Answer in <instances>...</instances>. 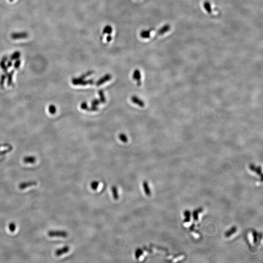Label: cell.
Listing matches in <instances>:
<instances>
[{
	"instance_id": "1",
	"label": "cell",
	"mask_w": 263,
	"mask_h": 263,
	"mask_svg": "<svg viewBox=\"0 0 263 263\" xmlns=\"http://www.w3.org/2000/svg\"><path fill=\"white\" fill-rule=\"evenodd\" d=\"M47 234L50 237L66 238L68 236L67 233L64 230H50L48 232Z\"/></svg>"
},
{
	"instance_id": "2",
	"label": "cell",
	"mask_w": 263,
	"mask_h": 263,
	"mask_svg": "<svg viewBox=\"0 0 263 263\" xmlns=\"http://www.w3.org/2000/svg\"><path fill=\"white\" fill-rule=\"evenodd\" d=\"M72 82L74 85H85L88 84H92V83L94 82L93 80H89V81H85L83 80V79L82 78H74L72 79Z\"/></svg>"
},
{
	"instance_id": "3",
	"label": "cell",
	"mask_w": 263,
	"mask_h": 263,
	"mask_svg": "<svg viewBox=\"0 0 263 263\" xmlns=\"http://www.w3.org/2000/svg\"><path fill=\"white\" fill-rule=\"evenodd\" d=\"M28 34L26 32H15L11 35V37L13 40H19L27 38Z\"/></svg>"
},
{
	"instance_id": "4",
	"label": "cell",
	"mask_w": 263,
	"mask_h": 263,
	"mask_svg": "<svg viewBox=\"0 0 263 263\" xmlns=\"http://www.w3.org/2000/svg\"><path fill=\"white\" fill-rule=\"evenodd\" d=\"M38 183L35 181H30L28 182H24L20 183L19 185V188L21 190H24L29 187L36 186Z\"/></svg>"
},
{
	"instance_id": "5",
	"label": "cell",
	"mask_w": 263,
	"mask_h": 263,
	"mask_svg": "<svg viewBox=\"0 0 263 263\" xmlns=\"http://www.w3.org/2000/svg\"><path fill=\"white\" fill-rule=\"evenodd\" d=\"M69 250H70V247L68 246H64V247H62L61 249L56 250L55 253V255L57 256H60L62 254L67 253L69 251Z\"/></svg>"
},
{
	"instance_id": "6",
	"label": "cell",
	"mask_w": 263,
	"mask_h": 263,
	"mask_svg": "<svg viewBox=\"0 0 263 263\" xmlns=\"http://www.w3.org/2000/svg\"><path fill=\"white\" fill-rule=\"evenodd\" d=\"M170 30V26L169 24H165L159 29L156 33L157 36H162Z\"/></svg>"
},
{
	"instance_id": "7",
	"label": "cell",
	"mask_w": 263,
	"mask_h": 263,
	"mask_svg": "<svg viewBox=\"0 0 263 263\" xmlns=\"http://www.w3.org/2000/svg\"><path fill=\"white\" fill-rule=\"evenodd\" d=\"M111 78H112V77H111V76L110 75L107 74L106 75L101 78V79H99L97 81L96 85H97V86H99V85H101L102 84H103V83H104L105 82H106L107 81L110 80Z\"/></svg>"
},
{
	"instance_id": "8",
	"label": "cell",
	"mask_w": 263,
	"mask_h": 263,
	"mask_svg": "<svg viewBox=\"0 0 263 263\" xmlns=\"http://www.w3.org/2000/svg\"><path fill=\"white\" fill-rule=\"evenodd\" d=\"M24 163L27 164H33L36 161V157L33 156H27L24 157L23 159Z\"/></svg>"
},
{
	"instance_id": "9",
	"label": "cell",
	"mask_w": 263,
	"mask_h": 263,
	"mask_svg": "<svg viewBox=\"0 0 263 263\" xmlns=\"http://www.w3.org/2000/svg\"><path fill=\"white\" fill-rule=\"evenodd\" d=\"M133 78L134 79H136V81H138V85H141V82H140V79H141V75H140V71L139 70L136 69L134 71V74H133Z\"/></svg>"
},
{
	"instance_id": "10",
	"label": "cell",
	"mask_w": 263,
	"mask_h": 263,
	"mask_svg": "<svg viewBox=\"0 0 263 263\" xmlns=\"http://www.w3.org/2000/svg\"><path fill=\"white\" fill-rule=\"evenodd\" d=\"M143 189H144L145 193L147 196H151V190L150 189L149 185H148V182L147 181H144L143 183Z\"/></svg>"
},
{
	"instance_id": "11",
	"label": "cell",
	"mask_w": 263,
	"mask_h": 263,
	"mask_svg": "<svg viewBox=\"0 0 263 263\" xmlns=\"http://www.w3.org/2000/svg\"><path fill=\"white\" fill-rule=\"evenodd\" d=\"M132 101L135 104L139 105V106H141V107H143L144 106V103L143 101L140 100L138 97H136V96L132 97Z\"/></svg>"
},
{
	"instance_id": "12",
	"label": "cell",
	"mask_w": 263,
	"mask_h": 263,
	"mask_svg": "<svg viewBox=\"0 0 263 263\" xmlns=\"http://www.w3.org/2000/svg\"><path fill=\"white\" fill-rule=\"evenodd\" d=\"M140 37L143 39H149L151 36V31L149 30H144L140 32Z\"/></svg>"
},
{
	"instance_id": "13",
	"label": "cell",
	"mask_w": 263,
	"mask_h": 263,
	"mask_svg": "<svg viewBox=\"0 0 263 263\" xmlns=\"http://www.w3.org/2000/svg\"><path fill=\"white\" fill-rule=\"evenodd\" d=\"M111 190L112 192L113 196L114 199L118 200L119 198V196L117 187L115 186H113L111 188Z\"/></svg>"
},
{
	"instance_id": "14",
	"label": "cell",
	"mask_w": 263,
	"mask_h": 263,
	"mask_svg": "<svg viewBox=\"0 0 263 263\" xmlns=\"http://www.w3.org/2000/svg\"><path fill=\"white\" fill-rule=\"evenodd\" d=\"M203 6L205 10L208 13L210 14L212 13V8L210 3L208 1H205V3H204Z\"/></svg>"
},
{
	"instance_id": "15",
	"label": "cell",
	"mask_w": 263,
	"mask_h": 263,
	"mask_svg": "<svg viewBox=\"0 0 263 263\" xmlns=\"http://www.w3.org/2000/svg\"><path fill=\"white\" fill-rule=\"evenodd\" d=\"M14 73V70H12L9 74H7V76L8 77L7 85L8 86H10L12 84V79H13V75Z\"/></svg>"
},
{
	"instance_id": "16",
	"label": "cell",
	"mask_w": 263,
	"mask_h": 263,
	"mask_svg": "<svg viewBox=\"0 0 263 263\" xmlns=\"http://www.w3.org/2000/svg\"><path fill=\"white\" fill-rule=\"evenodd\" d=\"M113 31V28L110 25H106L103 29V33L104 34H111Z\"/></svg>"
},
{
	"instance_id": "17",
	"label": "cell",
	"mask_w": 263,
	"mask_h": 263,
	"mask_svg": "<svg viewBox=\"0 0 263 263\" xmlns=\"http://www.w3.org/2000/svg\"><path fill=\"white\" fill-rule=\"evenodd\" d=\"M0 66L1 69H3V71L4 72L5 74H7V70H8V67L7 65L5 64V61L1 60L0 62Z\"/></svg>"
},
{
	"instance_id": "18",
	"label": "cell",
	"mask_w": 263,
	"mask_h": 263,
	"mask_svg": "<svg viewBox=\"0 0 263 263\" xmlns=\"http://www.w3.org/2000/svg\"><path fill=\"white\" fill-rule=\"evenodd\" d=\"M21 56V53L19 51L15 52L14 53H13L10 56V60L11 61H14V60H17L20 58Z\"/></svg>"
},
{
	"instance_id": "19",
	"label": "cell",
	"mask_w": 263,
	"mask_h": 263,
	"mask_svg": "<svg viewBox=\"0 0 263 263\" xmlns=\"http://www.w3.org/2000/svg\"><path fill=\"white\" fill-rule=\"evenodd\" d=\"M143 253V250L142 249H138L135 252V257L136 259H139Z\"/></svg>"
},
{
	"instance_id": "20",
	"label": "cell",
	"mask_w": 263,
	"mask_h": 263,
	"mask_svg": "<svg viewBox=\"0 0 263 263\" xmlns=\"http://www.w3.org/2000/svg\"><path fill=\"white\" fill-rule=\"evenodd\" d=\"M99 186V182L97 181H94L90 184V187L93 190H96Z\"/></svg>"
},
{
	"instance_id": "21",
	"label": "cell",
	"mask_w": 263,
	"mask_h": 263,
	"mask_svg": "<svg viewBox=\"0 0 263 263\" xmlns=\"http://www.w3.org/2000/svg\"><path fill=\"white\" fill-rule=\"evenodd\" d=\"M8 228H9V230H10V231L11 232H14V231L15 230L16 228V224L13 222H12V223H10L9 224V226H8Z\"/></svg>"
},
{
	"instance_id": "22",
	"label": "cell",
	"mask_w": 263,
	"mask_h": 263,
	"mask_svg": "<svg viewBox=\"0 0 263 263\" xmlns=\"http://www.w3.org/2000/svg\"><path fill=\"white\" fill-rule=\"evenodd\" d=\"M48 111H49V113L50 114H55L56 112V108L55 106L54 105H51L49 106V108H48Z\"/></svg>"
},
{
	"instance_id": "23",
	"label": "cell",
	"mask_w": 263,
	"mask_h": 263,
	"mask_svg": "<svg viewBox=\"0 0 263 263\" xmlns=\"http://www.w3.org/2000/svg\"><path fill=\"white\" fill-rule=\"evenodd\" d=\"M7 75H2L1 76V79H0V86L1 87H4V81H5V79L7 78Z\"/></svg>"
},
{
	"instance_id": "24",
	"label": "cell",
	"mask_w": 263,
	"mask_h": 263,
	"mask_svg": "<svg viewBox=\"0 0 263 263\" xmlns=\"http://www.w3.org/2000/svg\"><path fill=\"white\" fill-rule=\"evenodd\" d=\"M12 150V147L10 146L9 148L7 150H4V151H0V156H3V155H5L6 153L10 152Z\"/></svg>"
},
{
	"instance_id": "25",
	"label": "cell",
	"mask_w": 263,
	"mask_h": 263,
	"mask_svg": "<svg viewBox=\"0 0 263 263\" xmlns=\"http://www.w3.org/2000/svg\"><path fill=\"white\" fill-rule=\"evenodd\" d=\"M119 139H120V140H121L122 142H127V141H128L127 137V136H126V135H124V134H120V135H119Z\"/></svg>"
},
{
	"instance_id": "26",
	"label": "cell",
	"mask_w": 263,
	"mask_h": 263,
	"mask_svg": "<svg viewBox=\"0 0 263 263\" xmlns=\"http://www.w3.org/2000/svg\"><path fill=\"white\" fill-rule=\"evenodd\" d=\"M99 93L100 97H101V101L102 102H104L105 101V99L104 96L103 92L102 90H100V91H99Z\"/></svg>"
},
{
	"instance_id": "27",
	"label": "cell",
	"mask_w": 263,
	"mask_h": 263,
	"mask_svg": "<svg viewBox=\"0 0 263 263\" xmlns=\"http://www.w3.org/2000/svg\"><path fill=\"white\" fill-rule=\"evenodd\" d=\"M236 227H233V229H231L230 231H228L227 233L226 234V236H230V235L233 234L236 231Z\"/></svg>"
},
{
	"instance_id": "28",
	"label": "cell",
	"mask_w": 263,
	"mask_h": 263,
	"mask_svg": "<svg viewBox=\"0 0 263 263\" xmlns=\"http://www.w3.org/2000/svg\"><path fill=\"white\" fill-rule=\"evenodd\" d=\"M21 61L20 60H18L15 61L14 64V67L15 69H18L20 65H21Z\"/></svg>"
},
{
	"instance_id": "29",
	"label": "cell",
	"mask_w": 263,
	"mask_h": 263,
	"mask_svg": "<svg viewBox=\"0 0 263 263\" xmlns=\"http://www.w3.org/2000/svg\"><path fill=\"white\" fill-rule=\"evenodd\" d=\"M81 108L82 109H84V110H88V106L87 103L86 102H83L81 104Z\"/></svg>"
},
{
	"instance_id": "30",
	"label": "cell",
	"mask_w": 263,
	"mask_h": 263,
	"mask_svg": "<svg viewBox=\"0 0 263 263\" xmlns=\"http://www.w3.org/2000/svg\"><path fill=\"white\" fill-rule=\"evenodd\" d=\"M99 102H100V101L95 99V100L92 101V105L93 106H97L99 104Z\"/></svg>"
},
{
	"instance_id": "31",
	"label": "cell",
	"mask_w": 263,
	"mask_h": 263,
	"mask_svg": "<svg viewBox=\"0 0 263 263\" xmlns=\"http://www.w3.org/2000/svg\"><path fill=\"white\" fill-rule=\"evenodd\" d=\"M112 37L110 34L108 35L106 37V41H107V42H110L112 41Z\"/></svg>"
},
{
	"instance_id": "32",
	"label": "cell",
	"mask_w": 263,
	"mask_h": 263,
	"mask_svg": "<svg viewBox=\"0 0 263 263\" xmlns=\"http://www.w3.org/2000/svg\"><path fill=\"white\" fill-rule=\"evenodd\" d=\"M143 249H144V250H146V251H147V252H148V253H152V251H153L152 250H151V249H148V247H143Z\"/></svg>"
},
{
	"instance_id": "33",
	"label": "cell",
	"mask_w": 263,
	"mask_h": 263,
	"mask_svg": "<svg viewBox=\"0 0 263 263\" xmlns=\"http://www.w3.org/2000/svg\"><path fill=\"white\" fill-rule=\"evenodd\" d=\"M12 62H11V61H8V63H7V67H11V66H12Z\"/></svg>"
},
{
	"instance_id": "34",
	"label": "cell",
	"mask_w": 263,
	"mask_h": 263,
	"mask_svg": "<svg viewBox=\"0 0 263 263\" xmlns=\"http://www.w3.org/2000/svg\"><path fill=\"white\" fill-rule=\"evenodd\" d=\"M2 146H3L2 145H0V148H1V147H3Z\"/></svg>"
},
{
	"instance_id": "35",
	"label": "cell",
	"mask_w": 263,
	"mask_h": 263,
	"mask_svg": "<svg viewBox=\"0 0 263 263\" xmlns=\"http://www.w3.org/2000/svg\"><path fill=\"white\" fill-rule=\"evenodd\" d=\"M10 1H13L14 0H9Z\"/></svg>"
}]
</instances>
